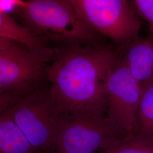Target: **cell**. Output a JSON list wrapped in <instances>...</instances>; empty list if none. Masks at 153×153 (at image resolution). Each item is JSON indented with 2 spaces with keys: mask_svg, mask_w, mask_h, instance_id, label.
<instances>
[{
  "mask_svg": "<svg viewBox=\"0 0 153 153\" xmlns=\"http://www.w3.org/2000/svg\"><path fill=\"white\" fill-rule=\"evenodd\" d=\"M49 64L20 43L0 38V112L48 84Z\"/></svg>",
  "mask_w": 153,
  "mask_h": 153,
  "instance_id": "obj_3",
  "label": "cell"
},
{
  "mask_svg": "<svg viewBox=\"0 0 153 153\" xmlns=\"http://www.w3.org/2000/svg\"><path fill=\"white\" fill-rule=\"evenodd\" d=\"M102 153H153V138L138 133L131 134Z\"/></svg>",
  "mask_w": 153,
  "mask_h": 153,
  "instance_id": "obj_11",
  "label": "cell"
},
{
  "mask_svg": "<svg viewBox=\"0 0 153 153\" xmlns=\"http://www.w3.org/2000/svg\"><path fill=\"white\" fill-rule=\"evenodd\" d=\"M0 153H38L15 122L12 107L0 112Z\"/></svg>",
  "mask_w": 153,
  "mask_h": 153,
  "instance_id": "obj_10",
  "label": "cell"
},
{
  "mask_svg": "<svg viewBox=\"0 0 153 153\" xmlns=\"http://www.w3.org/2000/svg\"><path fill=\"white\" fill-rule=\"evenodd\" d=\"M26 0H0V12L14 14L18 9L27 5Z\"/></svg>",
  "mask_w": 153,
  "mask_h": 153,
  "instance_id": "obj_14",
  "label": "cell"
},
{
  "mask_svg": "<svg viewBox=\"0 0 153 153\" xmlns=\"http://www.w3.org/2000/svg\"><path fill=\"white\" fill-rule=\"evenodd\" d=\"M128 136L107 115L64 120L55 153H102Z\"/></svg>",
  "mask_w": 153,
  "mask_h": 153,
  "instance_id": "obj_6",
  "label": "cell"
},
{
  "mask_svg": "<svg viewBox=\"0 0 153 153\" xmlns=\"http://www.w3.org/2000/svg\"><path fill=\"white\" fill-rule=\"evenodd\" d=\"M142 90L120 55L111 66L106 83L107 112L111 120L128 135L138 130Z\"/></svg>",
  "mask_w": 153,
  "mask_h": 153,
  "instance_id": "obj_7",
  "label": "cell"
},
{
  "mask_svg": "<svg viewBox=\"0 0 153 153\" xmlns=\"http://www.w3.org/2000/svg\"><path fill=\"white\" fill-rule=\"evenodd\" d=\"M119 50L142 92L153 85V34L145 38L139 37Z\"/></svg>",
  "mask_w": 153,
  "mask_h": 153,
  "instance_id": "obj_8",
  "label": "cell"
},
{
  "mask_svg": "<svg viewBox=\"0 0 153 153\" xmlns=\"http://www.w3.org/2000/svg\"><path fill=\"white\" fill-rule=\"evenodd\" d=\"M138 16L148 23L153 34V0H131Z\"/></svg>",
  "mask_w": 153,
  "mask_h": 153,
  "instance_id": "obj_13",
  "label": "cell"
},
{
  "mask_svg": "<svg viewBox=\"0 0 153 153\" xmlns=\"http://www.w3.org/2000/svg\"><path fill=\"white\" fill-rule=\"evenodd\" d=\"M119 55L102 43L56 47L47 78L64 120L106 115L107 80Z\"/></svg>",
  "mask_w": 153,
  "mask_h": 153,
  "instance_id": "obj_1",
  "label": "cell"
},
{
  "mask_svg": "<svg viewBox=\"0 0 153 153\" xmlns=\"http://www.w3.org/2000/svg\"><path fill=\"white\" fill-rule=\"evenodd\" d=\"M0 38L20 43L30 52L49 63L55 58L56 47L49 44L27 27L17 22L10 14L4 12H0Z\"/></svg>",
  "mask_w": 153,
  "mask_h": 153,
  "instance_id": "obj_9",
  "label": "cell"
},
{
  "mask_svg": "<svg viewBox=\"0 0 153 153\" xmlns=\"http://www.w3.org/2000/svg\"><path fill=\"white\" fill-rule=\"evenodd\" d=\"M86 25L122 48L139 38V16L131 0H66Z\"/></svg>",
  "mask_w": 153,
  "mask_h": 153,
  "instance_id": "obj_5",
  "label": "cell"
},
{
  "mask_svg": "<svg viewBox=\"0 0 153 153\" xmlns=\"http://www.w3.org/2000/svg\"><path fill=\"white\" fill-rule=\"evenodd\" d=\"M137 133L153 138V85L142 91Z\"/></svg>",
  "mask_w": 153,
  "mask_h": 153,
  "instance_id": "obj_12",
  "label": "cell"
},
{
  "mask_svg": "<svg viewBox=\"0 0 153 153\" xmlns=\"http://www.w3.org/2000/svg\"><path fill=\"white\" fill-rule=\"evenodd\" d=\"M13 14L22 24L54 47L100 43V35L66 0H26Z\"/></svg>",
  "mask_w": 153,
  "mask_h": 153,
  "instance_id": "obj_2",
  "label": "cell"
},
{
  "mask_svg": "<svg viewBox=\"0 0 153 153\" xmlns=\"http://www.w3.org/2000/svg\"><path fill=\"white\" fill-rule=\"evenodd\" d=\"M17 126L38 153H55L63 124L49 83L20 99L12 107Z\"/></svg>",
  "mask_w": 153,
  "mask_h": 153,
  "instance_id": "obj_4",
  "label": "cell"
}]
</instances>
